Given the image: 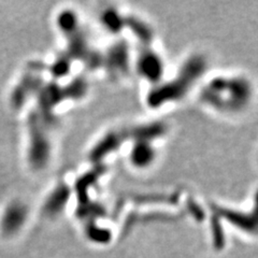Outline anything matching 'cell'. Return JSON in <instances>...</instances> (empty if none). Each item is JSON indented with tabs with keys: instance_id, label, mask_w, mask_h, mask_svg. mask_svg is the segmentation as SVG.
<instances>
[{
	"instance_id": "obj_1",
	"label": "cell",
	"mask_w": 258,
	"mask_h": 258,
	"mask_svg": "<svg viewBox=\"0 0 258 258\" xmlns=\"http://www.w3.org/2000/svg\"><path fill=\"white\" fill-rule=\"evenodd\" d=\"M26 209L23 205L13 204L7 208L2 220V231L6 236L18 232L26 221Z\"/></svg>"
}]
</instances>
